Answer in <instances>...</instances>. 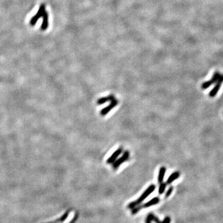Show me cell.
Wrapping results in <instances>:
<instances>
[{
  "mask_svg": "<svg viewBox=\"0 0 223 223\" xmlns=\"http://www.w3.org/2000/svg\"><path fill=\"white\" fill-rule=\"evenodd\" d=\"M156 189V185L154 184H151L148 188L146 189V190L141 194V195L136 200L131 202L128 205V208L129 209H133L136 206L140 205V204L143 202L145 199L149 197L150 195L153 193Z\"/></svg>",
  "mask_w": 223,
  "mask_h": 223,
  "instance_id": "obj_1",
  "label": "cell"
},
{
  "mask_svg": "<svg viewBox=\"0 0 223 223\" xmlns=\"http://www.w3.org/2000/svg\"><path fill=\"white\" fill-rule=\"evenodd\" d=\"M129 158L130 152L129 151H125L121 157L117 159L115 162L112 164V168L114 170L117 169L123 163H125L126 160H129Z\"/></svg>",
  "mask_w": 223,
  "mask_h": 223,
  "instance_id": "obj_2",
  "label": "cell"
},
{
  "mask_svg": "<svg viewBox=\"0 0 223 223\" xmlns=\"http://www.w3.org/2000/svg\"><path fill=\"white\" fill-rule=\"evenodd\" d=\"M45 8H46L45 4H42L40 6L39 10H38V12L35 15H34L31 18V19L29 23L32 26H34L36 24V23L38 21V20H39L40 17H43L44 14L46 11Z\"/></svg>",
  "mask_w": 223,
  "mask_h": 223,
  "instance_id": "obj_3",
  "label": "cell"
},
{
  "mask_svg": "<svg viewBox=\"0 0 223 223\" xmlns=\"http://www.w3.org/2000/svg\"><path fill=\"white\" fill-rule=\"evenodd\" d=\"M222 83H223V74H220V78L219 79H218L216 83L215 86L213 88V89L210 92V93H209V96H210V97H215L216 96V94H217V92H219Z\"/></svg>",
  "mask_w": 223,
  "mask_h": 223,
  "instance_id": "obj_4",
  "label": "cell"
},
{
  "mask_svg": "<svg viewBox=\"0 0 223 223\" xmlns=\"http://www.w3.org/2000/svg\"><path fill=\"white\" fill-rule=\"evenodd\" d=\"M220 76V73L219 72L215 73L210 80L207 81L203 83L202 84L201 89L203 90H205L208 89V88H210L213 84H215L217 81L218 79H219Z\"/></svg>",
  "mask_w": 223,
  "mask_h": 223,
  "instance_id": "obj_5",
  "label": "cell"
},
{
  "mask_svg": "<svg viewBox=\"0 0 223 223\" xmlns=\"http://www.w3.org/2000/svg\"><path fill=\"white\" fill-rule=\"evenodd\" d=\"M118 101L116 99H115L114 100H113L112 101L110 102V104L106 106V107L103 108L102 110L100 111V113L102 116H105L108 113L110 112L113 108H115L117 105H118Z\"/></svg>",
  "mask_w": 223,
  "mask_h": 223,
  "instance_id": "obj_6",
  "label": "cell"
},
{
  "mask_svg": "<svg viewBox=\"0 0 223 223\" xmlns=\"http://www.w3.org/2000/svg\"><path fill=\"white\" fill-rule=\"evenodd\" d=\"M122 152H123V148H122V147L118 148L115 151L113 152V154L107 159V163L108 164H112L117 159L118 156L122 153Z\"/></svg>",
  "mask_w": 223,
  "mask_h": 223,
  "instance_id": "obj_7",
  "label": "cell"
},
{
  "mask_svg": "<svg viewBox=\"0 0 223 223\" xmlns=\"http://www.w3.org/2000/svg\"><path fill=\"white\" fill-rule=\"evenodd\" d=\"M147 216L150 218L151 221H154L155 223H170V222H171V219H170L169 216L165 217L163 221H160L159 220V218L157 216H156L153 213H151Z\"/></svg>",
  "mask_w": 223,
  "mask_h": 223,
  "instance_id": "obj_8",
  "label": "cell"
},
{
  "mask_svg": "<svg viewBox=\"0 0 223 223\" xmlns=\"http://www.w3.org/2000/svg\"><path fill=\"white\" fill-rule=\"evenodd\" d=\"M160 201V198L159 197H154V198H152L151 200H150L149 201L146 202L144 204H143V205H140V207H141V209L142 210V209L143 208H149L150 206H152L153 205H157L158 203H159Z\"/></svg>",
  "mask_w": 223,
  "mask_h": 223,
  "instance_id": "obj_9",
  "label": "cell"
},
{
  "mask_svg": "<svg viewBox=\"0 0 223 223\" xmlns=\"http://www.w3.org/2000/svg\"><path fill=\"white\" fill-rule=\"evenodd\" d=\"M115 98V97L113 96V95H110V96H106V97H102L99 98L97 101V105H103V104H106L108 102H111L113 100H114Z\"/></svg>",
  "mask_w": 223,
  "mask_h": 223,
  "instance_id": "obj_10",
  "label": "cell"
},
{
  "mask_svg": "<svg viewBox=\"0 0 223 223\" xmlns=\"http://www.w3.org/2000/svg\"><path fill=\"white\" fill-rule=\"evenodd\" d=\"M43 22H42L40 29L42 31H45L49 27V14L47 11L43 15Z\"/></svg>",
  "mask_w": 223,
  "mask_h": 223,
  "instance_id": "obj_11",
  "label": "cell"
},
{
  "mask_svg": "<svg viewBox=\"0 0 223 223\" xmlns=\"http://www.w3.org/2000/svg\"><path fill=\"white\" fill-rule=\"evenodd\" d=\"M180 176V172L179 171H175L170 175V176L168 177L167 181H166V183L167 184H170L172 183L175 180H176Z\"/></svg>",
  "mask_w": 223,
  "mask_h": 223,
  "instance_id": "obj_12",
  "label": "cell"
},
{
  "mask_svg": "<svg viewBox=\"0 0 223 223\" xmlns=\"http://www.w3.org/2000/svg\"><path fill=\"white\" fill-rule=\"evenodd\" d=\"M165 172H166V167H161L159 169V173H158V182L159 183L163 182Z\"/></svg>",
  "mask_w": 223,
  "mask_h": 223,
  "instance_id": "obj_13",
  "label": "cell"
},
{
  "mask_svg": "<svg viewBox=\"0 0 223 223\" xmlns=\"http://www.w3.org/2000/svg\"><path fill=\"white\" fill-rule=\"evenodd\" d=\"M166 186H167V183H166L162 182V183H160V185L159 187V190H158L159 195H163L164 193V192L165 190V188H166Z\"/></svg>",
  "mask_w": 223,
  "mask_h": 223,
  "instance_id": "obj_14",
  "label": "cell"
},
{
  "mask_svg": "<svg viewBox=\"0 0 223 223\" xmlns=\"http://www.w3.org/2000/svg\"><path fill=\"white\" fill-rule=\"evenodd\" d=\"M173 190H174V187H170L169 188V189L167 190V191L166 192V193L165 194V198H167L169 197L170 196V195L172 194Z\"/></svg>",
  "mask_w": 223,
  "mask_h": 223,
  "instance_id": "obj_15",
  "label": "cell"
},
{
  "mask_svg": "<svg viewBox=\"0 0 223 223\" xmlns=\"http://www.w3.org/2000/svg\"><path fill=\"white\" fill-rule=\"evenodd\" d=\"M78 213H76V214L74 216V217H73V219L71 220V221L69 223H74L76 221V220H78Z\"/></svg>",
  "mask_w": 223,
  "mask_h": 223,
  "instance_id": "obj_16",
  "label": "cell"
},
{
  "mask_svg": "<svg viewBox=\"0 0 223 223\" xmlns=\"http://www.w3.org/2000/svg\"><path fill=\"white\" fill-rule=\"evenodd\" d=\"M145 222H146V223H151V220H150V218H149V217H148V216L146 217V219Z\"/></svg>",
  "mask_w": 223,
  "mask_h": 223,
  "instance_id": "obj_17",
  "label": "cell"
}]
</instances>
